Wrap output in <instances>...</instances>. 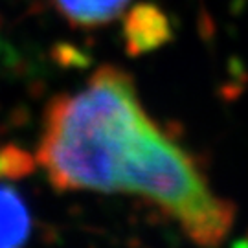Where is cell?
<instances>
[{
    "label": "cell",
    "instance_id": "5b68a950",
    "mask_svg": "<svg viewBox=\"0 0 248 248\" xmlns=\"http://www.w3.org/2000/svg\"><path fill=\"white\" fill-rule=\"evenodd\" d=\"M31 235V213L13 186L0 184V248L24 245Z\"/></svg>",
    "mask_w": 248,
    "mask_h": 248
},
{
    "label": "cell",
    "instance_id": "52a82bcc",
    "mask_svg": "<svg viewBox=\"0 0 248 248\" xmlns=\"http://www.w3.org/2000/svg\"><path fill=\"white\" fill-rule=\"evenodd\" d=\"M37 169V158L30 151L15 143H4L0 147V178L20 180L33 175Z\"/></svg>",
    "mask_w": 248,
    "mask_h": 248
},
{
    "label": "cell",
    "instance_id": "6da1fadb",
    "mask_svg": "<svg viewBox=\"0 0 248 248\" xmlns=\"http://www.w3.org/2000/svg\"><path fill=\"white\" fill-rule=\"evenodd\" d=\"M147 120L133 78L103 64L79 94H57L46 105L37 166L57 191H120L124 151Z\"/></svg>",
    "mask_w": 248,
    "mask_h": 248
},
{
    "label": "cell",
    "instance_id": "7a4b0ae2",
    "mask_svg": "<svg viewBox=\"0 0 248 248\" xmlns=\"http://www.w3.org/2000/svg\"><path fill=\"white\" fill-rule=\"evenodd\" d=\"M120 191L136 193L182 221L213 199L195 160L147 120L131 138L118 169Z\"/></svg>",
    "mask_w": 248,
    "mask_h": 248
},
{
    "label": "cell",
    "instance_id": "277c9868",
    "mask_svg": "<svg viewBox=\"0 0 248 248\" xmlns=\"http://www.w3.org/2000/svg\"><path fill=\"white\" fill-rule=\"evenodd\" d=\"M237 208L232 201L213 195V199L199 212L184 217L180 222L182 232L201 247L221 245L233 226Z\"/></svg>",
    "mask_w": 248,
    "mask_h": 248
},
{
    "label": "cell",
    "instance_id": "8992f818",
    "mask_svg": "<svg viewBox=\"0 0 248 248\" xmlns=\"http://www.w3.org/2000/svg\"><path fill=\"white\" fill-rule=\"evenodd\" d=\"M131 0H53L72 28H99L120 17Z\"/></svg>",
    "mask_w": 248,
    "mask_h": 248
},
{
    "label": "cell",
    "instance_id": "9c48e42d",
    "mask_svg": "<svg viewBox=\"0 0 248 248\" xmlns=\"http://www.w3.org/2000/svg\"><path fill=\"white\" fill-rule=\"evenodd\" d=\"M9 116H11V122L17 125V127L18 125H24L30 120V112H28L24 107H17Z\"/></svg>",
    "mask_w": 248,
    "mask_h": 248
},
{
    "label": "cell",
    "instance_id": "3957f363",
    "mask_svg": "<svg viewBox=\"0 0 248 248\" xmlns=\"http://www.w3.org/2000/svg\"><path fill=\"white\" fill-rule=\"evenodd\" d=\"M125 52L129 57H142L173 41V28L164 9L151 2H140L124 17Z\"/></svg>",
    "mask_w": 248,
    "mask_h": 248
},
{
    "label": "cell",
    "instance_id": "ba28073f",
    "mask_svg": "<svg viewBox=\"0 0 248 248\" xmlns=\"http://www.w3.org/2000/svg\"><path fill=\"white\" fill-rule=\"evenodd\" d=\"M50 61L64 70H89L94 62L92 53L68 41H57L50 48Z\"/></svg>",
    "mask_w": 248,
    "mask_h": 248
}]
</instances>
